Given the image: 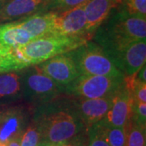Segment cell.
Masks as SVG:
<instances>
[{
    "instance_id": "obj_28",
    "label": "cell",
    "mask_w": 146,
    "mask_h": 146,
    "mask_svg": "<svg viewBox=\"0 0 146 146\" xmlns=\"http://www.w3.org/2000/svg\"><path fill=\"white\" fill-rule=\"evenodd\" d=\"M3 3H3L2 1H0V11H1V8H2V7L3 5Z\"/></svg>"
},
{
    "instance_id": "obj_17",
    "label": "cell",
    "mask_w": 146,
    "mask_h": 146,
    "mask_svg": "<svg viewBox=\"0 0 146 146\" xmlns=\"http://www.w3.org/2000/svg\"><path fill=\"white\" fill-rule=\"evenodd\" d=\"M145 127L131 119L126 126L125 146H145Z\"/></svg>"
},
{
    "instance_id": "obj_7",
    "label": "cell",
    "mask_w": 146,
    "mask_h": 146,
    "mask_svg": "<svg viewBox=\"0 0 146 146\" xmlns=\"http://www.w3.org/2000/svg\"><path fill=\"white\" fill-rule=\"evenodd\" d=\"M33 110L28 104L0 108V141L7 143L19 139L32 119Z\"/></svg>"
},
{
    "instance_id": "obj_24",
    "label": "cell",
    "mask_w": 146,
    "mask_h": 146,
    "mask_svg": "<svg viewBox=\"0 0 146 146\" xmlns=\"http://www.w3.org/2000/svg\"><path fill=\"white\" fill-rule=\"evenodd\" d=\"M56 146H87V132Z\"/></svg>"
},
{
    "instance_id": "obj_14",
    "label": "cell",
    "mask_w": 146,
    "mask_h": 146,
    "mask_svg": "<svg viewBox=\"0 0 146 146\" xmlns=\"http://www.w3.org/2000/svg\"><path fill=\"white\" fill-rule=\"evenodd\" d=\"M48 0H10L0 11V22H10L42 11Z\"/></svg>"
},
{
    "instance_id": "obj_1",
    "label": "cell",
    "mask_w": 146,
    "mask_h": 146,
    "mask_svg": "<svg viewBox=\"0 0 146 146\" xmlns=\"http://www.w3.org/2000/svg\"><path fill=\"white\" fill-rule=\"evenodd\" d=\"M32 120L41 133V146H56L87 132L68 94L33 110Z\"/></svg>"
},
{
    "instance_id": "obj_11",
    "label": "cell",
    "mask_w": 146,
    "mask_h": 146,
    "mask_svg": "<svg viewBox=\"0 0 146 146\" xmlns=\"http://www.w3.org/2000/svg\"><path fill=\"white\" fill-rule=\"evenodd\" d=\"M36 66L39 71L63 87L80 76L76 65L68 52L56 55Z\"/></svg>"
},
{
    "instance_id": "obj_21",
    "label": "cell",
    "mask_w": 146,
    "mask_h": 146,
    "mask_svg": "<svg viewBox=\"0 0 146 146\" xmlns=\"http://www.w3.org/2000/svg\"><path fill=\"white\" fill-rule=\"evenodd\" d=\"M87 146H110L102 134L99 123L87 129Z\"/></svg>"
},
{
    "instance_id": "obj_13",
    "label": "cell",
    "mask_w": 146,
    "mask_h": 146,
    "mask_svg": "<svg viewBox=\"0 0 146 146\" xmlns=\"http://www.w3.org/2000/svg\"><path fill=\"white\" fill-rule=\"evenodd\" d=\"M122 4V0H88L84 4L86 35L91 39L98 28L104 22L113 9Z\"/></svg>"
},
{
    "instance_id": "obj_20",
    "label": "cell",
    "mask_w": 146,
    "mask_h": 146,
    "mask_svg": "<svg viewBox=\"0 0 146 146\" xmlns=\"http://www.w3.org/2000/svg\"><path fill=\"white\" fill-rule=\"evenodd\" d=\"M88 0H48L41 12H61L86 3Z\"/></svg>"
},
{
    "instance_id": "obj_9",
    "label": "cell",
    "mask_w": 146,
    "mask_h": 146,
    "mask_svg": "<svg viewBox=\"0 0 146 146\" xmlns=\"http://www.w3.org/2000/svg\"><path fill=\"white\" fill-rule=\"evenodd\" d=\"M84 4L85 3L68 10L56 12L50 35L70 37L83 36L90 39L86 35Z\"/></svg>"
},
{
    "instance_id": "obj_15",
    "label": "cell",
    "mask_w": 146,
    "mask_h": 146,
    "mask_svg": "<svg viewBox=\"0 0 146 146\" xmlns=\"http://www.w3.org/2000/svg\"><path fill=\"white\" fill-rule=\"evenodd\" d=\"M35 40L26 29L22 19L0 24V46L11 47Z\"/></svg>"
},
{
    "instance_id": "obj_2",
    "label": "cell",
    "mask_w": 146,
    "mask_h": 146,
    "mask_svg": "<svg viewBox=\"0 0 146 146\" xmlns=\"http://www.w3.org/2000/svg\"><path fill=\"white\" fill-rule=\"evenodd\" d=\"M89 40L83 36L47 35L21 46H0V74L38 65L56 55L70 52Z\"/></svg>"
},
{
    "instance_id": "obj_3",
    "label": "cell",
    "mask_w": 146,
    "mask_h": 146,
    "mask_svg": "<svg viewBox=\"0 0 146 146\" xmlns=\"http://www.w3.org/2000/svg\"><path fill=\"white\" fill-rule=\"evenodd\" d=\"M92 41L106 53L146 39V17L130 15L122 8L100 25Z\"/></svg>"
},
{
    "instance_id": "obj_22",
    "label": "cell",
    "mask_w": 146,
    "mask_h": 146,
    "mask_svg": "<svg viewBox=\"0 0 146 146\" xmlns=\"http://www.w3.org/2000/svg\"><path fill=\"white\" fill-rule=\"evenodd\" d=\"M122 8L130 15L146 17V0H123Z\"/></svg>"
},
{
    "instance_id": "obj_30",
    "label": "cell",
    "mask_w": 146,
    "mask_h": 146,
    "mask_svg": "<svg viewBox=\"0 0 146 146\" xmlns=\"http://www.w3.org/2000/svg\"><path fill=\"white\" fill-rule=\"evenodd\" d=\"M122 2H123V0H122Z\"/></svg>"
},
{
    "instance_id": "obj_25",
    "label": "cell",
    "mask_w": 146,
    "mask_h": 146,
    "mask_svg": "<svg viewBox=\"0 0 146 146\" xmlns=\"http://www.w3.org/2000/svg\"><path fill=\"white\" fill-rule=\"evenodd\" d=\"M137 80H141L142 82H145L146 83V68L145 65H144L142 68H141V70L138 72L137 75H136V77Z\"/></svg>"
},
{
    "instance_id": "obj_16",
    "label": "cell",
    "mask_w": 146,
    "mask_h": 146,
    "mask_svg": "<svg viewBox=\"0 0 146 146\" xmlns=\"http://www.w3.org/2000/svg\"><path fill=\"white\" fill-rule=\"evenodd\" d=\"M22 102L21 71L0 74V103L15 104Z\"/></svg>"
},
{
    "instance_id": "obj_6",
    "label": "cell",
    "mask_w": 146,
    "mask_h": 146,
    "mask_svg": "<svg viewBox=\"0 0 146 146\" xmlns=\"http://www.w3.org/2000/svg\"><path fill=\"white\" fill-rule=\"evenodd\" d=\"M124 83V78L106 76L80 75L64 86V94L82 98H101L115 94Z\"/></svg>"
},
{
    "instance_id": "obj_27",
    "label": "cell",
    "mask_w": 146,
    "mask_h": 146,
    "mask_svg": "<svg viewBox=\"0 0 146 146\" xmlns=\"http://www.w3.org/2000/svg\"><path fill=\"white\" fill-rule=\"evenodd\" d=\"M0 146H7V144L5 142H3V141H0Z\"/></svg>"
},
{
    "instance_id": "obj_19",
    "label": "cell",
    "mask_w": 146,
    "mask_h": 146,
    "mask_svg": "<svg viewBox=\"0 0 146 146\" xmlns=\"http://www.w3.org/2000/svg\"><path fill=\"white\" fill-rule=\"evenodd\" d=\"M18 140L20 146H41V133L32 119Z\"/></svg>"
},
{
    "instance_id": "obj_8",
    "label": "cell",
    "mask_w": 146,
    "mask_h": 146,
    "mask_svg": "<svg viewBox=\"0 0 146 146\" xmlns=\"http://www.w3.org/2000/svg\"><path fill=\"white\" fill-rule=\"evenodd\" d=\"M126 78H135L145 65L146 40L131 42L107 53Z\"/></svg>"
},
{
    "instance_id": "obj_23",
    "label": "cell",
    "mask_w": 146,
    "mask_h": 146,
    "mask_svg": "<svg viewBox=\"0 0 146 146\" xmlns=\"http://www.w3.org/2000/svg\"><path fill=\"white\" fill-rule=\"evenodd\" d=\"M131 119L137 124L145 127L146 126V102H131Z\"/></svg>"
},
{
    "instance_id": "obj_26",
    "label": "cell",
    "mask_w": 146,
    "mask_h": 146,
    "mask_svg": "<svg viewBox=\"0 0 146 146\" xmlns=\"http://www.w3.org/2000/svg\"><path fill=\"white\" fill-rule=\"evenodd\" d=\"M7 146H20L19 144V140L18 139H14V140H11L9 142L7 143Z\"/></svg>"
},
{
    "instance_id": "obj_29",
    "label": "cell",
    "mask_w": 146,
    "mask_h": 146,
    "mask_svg": "<svg viewBox=\"0 0 146 146\" xmlns=\"http://www.w3.org/2000/svg\"><path fill=\"white\" fill-rule=\"evenodd\" d=\"M0 1H2L3 3H5V2H7V1H10V0H0Z\"/></svg>"
},
{
    "instance_id": "obj_10",
    "label": "cell",
    "mask_w": 146,
    "mask_h": 146,
    "mask_svg": "<svg viewBox=\"0 0 146 146\" xmlns=\"http://www.w3.org/2000/svg\"><path fill=\"white\" fill-rule=\"evenodd\" d=\"M113 95L101 98H82L68 96L73 109L85 128L88 129L104 119L111 106Z\"/></svg>"
},
{
    "instance_id": "obj_18",
    "label": "cell",
    "mask_w": 146,
    "mask_h": 146,
    "mask_svg": "<svg viewBox=\"0 0 146 146\" xmlns=\"http://www.w3.org/2000/svg\"><path fill=\"white\" fill-rule=\"evenodd\" d=\"M98 123L105 139L110 146H125L126 127L106 125L102 121Z\"/></svg>"
},
{
    "instance_id": "obj_12",
    "label": "cell",
    "mask_w": 146,
    "mask_h": 146,
    "mask_svg": "<svg viewBox=\"0 0 146 146\" xmlns=\"http://www.w3.org/2000/svg\"><path fill=\"white\" fill-rule=\"evenodd\" d=\"M131 95L125 82L115 92L107 114L101 120L105 124L118 127H126L131 119Z\"/></svg>"
},
{
    "instance_id": "obj_4",
    "label": "cell",
    "mask_w": 146,
    "mask_h": 146,
    "mask_svg": "<svg viewBox=\"0 0 146 146\" xmlns=\"http://www.w3.org/2000/svg\"><path fill=\"white\" fill-rule=\"evenodd\" d=\"M68 54L76 63L80 75L124 78L123 74L116 66L112 58L92 40Z\"/></svg>"
},
{
    "instance_id": "obj_5",
    "label": "cell",
    "mask_w": 146,
    "mask_h": 146,
    "mask_svg": "<svg viewBox=\"0 0 146 146\" xmlns=\"http://www.w3.org/2000/svg\"><path fill=\"white\" fill-rule=\"evenodd\" d=\"M21 71L22 101L34 109L64 94V87L42 73L36 66Z\"/></svg>"
}]
</instances>
